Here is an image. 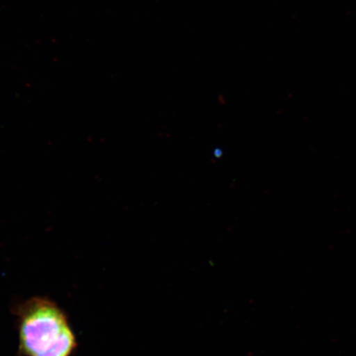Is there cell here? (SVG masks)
<instances>
[{"mask_svg":"<svg viewBox=\"0 0 356 356\" xmlns=\"http://www.w3.org/2000/svg\"><path fill=\"white\" fill-rule=\"evenodd\" d=\"M13 313L20 356H73L76 351V336L68 316L49 298L22 301L13 307Z\"/></svg>","mask_w":356,"mask_h":356,"instance_id":"obj_1","label":"cell"}]
</instances>
